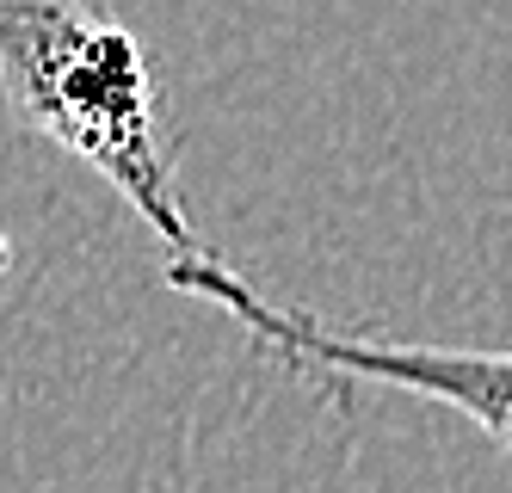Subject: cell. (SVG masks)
Returning a JSON list of instances; mask_svg holds the SVG:
<instances>
[{
	"label": "cell",
	"mask_w": 512,
	"mask_h": 493,
	"mask_svg": "<svg viewBox=\"0 0 512 493\" xmlns=\"http://www.w3.org/2000/svg\"><path fill=\"white\" fill-rule=\"evenodd\" d=\"M0 99L50 148L93 167L173 253H204L161 142L155 68L87 0H0Z\"/></svg>",
	"instance_id": "obj_1"
},
{
	"label": "cell",
	"mask_w": 512,
	"mask_h": 493,
	"mask_svg": "<svg viewBox=\"0 0 512 493\" xmlns=\"http://www.w3.org/2000/svg\"><path fill=\"white\" fill-rule=\"evenodd\" d=\"M167 284L210 302V309H223L229 321H241V333L278 370L309 376V383L321 376L327 389H352V383L414 389L420 401L457 407L488 444H500L512 457V352H463V346H414V339H383V333H334L303 309L266 302L210 253H173Z\"/></svg>",
	"instance_id": "obj_2"
},
{
	"label": "cell",
	"mask_w": 512,
	"mask_h": 493,
	"mask_svg": "<svg viewBox=\"0 0 512 493\" xmlns=\"http://www.w3.org/2000/svg\"><path fill=\"white\" fill-rule=\"evenodd\" d=\"M7 265H13V247H7V235H0V278H7Z\"/></svg>",
	"instance_id": "obj_3"
}]
</instances>
